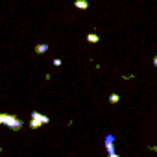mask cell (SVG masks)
Returning a JSON list of instances; mask_svg holds the SVG:
<instances>
[{
    "instance_id": "11",
    "label": "cell",
    "mask_w": 157,
    "mask_h": 157,
    "mask_svg": "<svg viewBox=\"0 0 157 157\" xmlns=\"http://www.w3.org/2000/svg\"><path fill=\"white\" fill-rule=\"evenodd\" d=\"M0 151H2V148H0Z\"/></svg>"
},
{
    "instance_id": "9",
    "label": "cell",
    "mask_w": 157,
    "mask_h": 157,
    "mask_svg": "<svg viewBox=\"0 0 157 157\" xmlns=\"http://www.w3.org/2000/svg\"><path fill=\"white\" fill-rule=\"evenodd\" d=\"M109 157H120V155H117V153H109Z\"/></svg>"
},
{
    "instance_id": "1",
    "label": "cell",
    "mask_w": 157,
    "mask_h": 157,
    "mask_svg": "<svg viewBox=\"0 0 157 157\" xmlns=\"http://www.w3.org/2000/svg\"><path fill=\"white\" fill-rule=\"evenodd\" d=\"M0 124L2 126H8L10 129L13 131H19L22 128V120H19L17 115H6V113H0Z\"/></svg>"
},
{
    "instance_id": "10",
    "label": "cell",
    "mask_w": 157,
    "mask_h": 157,
    "mask_svg": "<svg viewBox=\"0 0 157 157\" xmlns=\"http://www.w3.org/2000/svg\"><path fill=\"white\" fill-rule=\"evenodd\" d=\"M153 65H155V67H157V56H155V57H153Z\"/></svg>"
},
{
    "instance_id": "5",
    "label": "cell",
    "mask_w": 157,
    "mask_h": 157,
    "mask_svg": "<svg viewBox=\"0 0 157 157\" xmlns=\"http://www.w3.org/2000/svg\"><path fill=\"white\" fill-rule=\"evenodd\" d=\"M41 124H43V122H41L39 118H32V120H30V128H32V129H37Z\"/></svg>"
},
{
    "instance_id": "8",
    "label": "cell",
    "mask_w": 157,
    "mask_h": 157,
    "mask_svg": "<svg viewBox=\"0 0 157 157\" xmlns=\"http://www.w3.org/2000/svg\"><path fill=\"white\" fill-rule=\"evenodd\" d=\"M109 102H111V104H118V102H120V96H118V94H111V96H109Z\"/></svg>"
},
{
    "instance_id": "7",
    "label": "cell",
    "mask_w": 157,
    "mask_h": 157,
    "mask_svg": "<svg viewBox=\"0 0 157 157\" xmlns=\"http://www.w3.org/2000/svg\"><path fill=\"white\" fill-rule=\"evenodd\" d=\"M87 41H89V43H98L100 37H98L96 33H89V35H87Z\"/></svg>"
},
{
    "instance_id": "3",
    "label": "cell",
    "mask_w": 157,
    "mask_h": 157,
    "mask_svg": "<svg viewBox=\"0 0 157 157\" xmlns=\"http://www.w3.org/2000/svg\"><path fill=\"white\" fill-rule=\"evenodd\" d=\"M32 118H39L43 124H48V122H50V118H48L46 115H41L39 111H33V113H32Z\"/></svg>"
},
{
    "instance_id": "6",
    "label": "cell",
    "mask_w": 157,
    "mask_h": 157,
    "mask_svg": "<svg viewBox=\"0 0 157 157\" xmlns=\"http://www.w3.org/2000/svg\"><path fill=\"white\" fill-rule=\"evenodd\" d=\"M46 50H48V44H37V46H35V52H37V54H44Z\"/></svg>"
},
{
    "instance_id": "4",
    "label": "cell",
    "mask_w": 157,
    "mask_h": 157,
    "mask_svg": "<svg viewBox=\"0 0 157 157\" xmlns=\"http://www.w3.org/2000/svg\"><path fill=\"white\" fill-rule=\"evenodd\" d=\"M74 6H76L78 10H87V8H89V2H87V0H76Z\"/></svg>"
},
{
    "instance_id": "2",
    "label": "cell",
    "mask_w": 157,
    "mask_h": 157,
    "mask_svg": "<svg viewBox=\"0 0 157 157\" xmlns=\"http://www.w3.org/2000/svg\"><path fill=\"white\" fill-rule=\"evenodd\" d=\"M113 142H115V137H113V135H107V137H105V150H107V153H115Z\"/></svg>"
}]
</instances>
